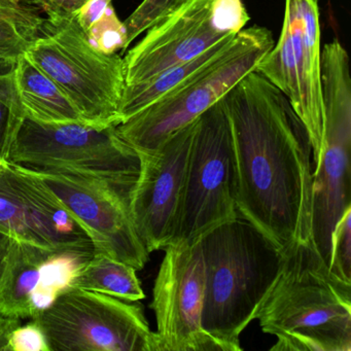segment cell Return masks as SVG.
Segmentation results:
<instances>
[{"label":"cell","instance_id":"6da1fadb","mask_svg":"<svg viewBox=\"0 0 351 351\" xmlns=\"http://www.w3.org/2000/svg\"><path fill=\"white\" fill-rule=\"evenodd\" d=\"M223 100L237 166L239 217L282 252L311 239L313 153L289 99L252 71Z\"/></svg>","mask_w":351,"mask_h":351},{"label":"cell","instance_id":"7a4b0ae2","mask_svg":"<svg viewBox=\"0 0 351 351\" xmlns=\"http://www.w3.org/2000/svg\"><path fill=\"white\" fill-rule=\"evenodd\" d=\"M256 319L276 338L271 351H350L351 285L330 272L311 239L295 242Z\"/></svg>","mask_w":351,"mask_h":351},{"label":"cell","instance_id":"3957f363","mask_svg":"<svg viewBox=\"0 0 351 351\" xmlns=\"http://www.w3.org/2000/svg\"><path fill=\"white\" fill-rule=\"evenodd\" d=\"M205 268L202 326L223 351H241L240 335L274 283L283 252L237 217L201 237Z\"/></svg>","mask_w":351,"mask_h":351},{"label":"cell","instance_id":"277c9868","mask_svg":"<svg viewBox=\"0 0 351 351\" xmlns=\"http://www.w3.org/2000/svg\"><path fill=\"white\" fill-rule=\"evenodd\" d=\"M274 44L268 28H244L204 69L117 125V132L136 153L156 151L172 134L221 101L246 75L256 71Z\"/></svg>","mask_w":351,"mask_h":351},{"label":"cell","instance_id":"5b68a950","mask_svg":"<svg viewBox=\"0 0 351 351\" xmlns=\"http://www.w3.org/2000/svg\"><path fill=\"white\" fill-rule=\"evenodd\" d=\"M25 56L56 84L86 123L120 124L124 59L94 48L73 15L47 16Z\"/></svg>","mask_w":351,"mask_h":351},{"label":"cell","instance_id":"8992f818","mask_svg":"<svg viewBox=\"0 0 351 351\" xmlns=\"http://www.w3.org/2000/svg\"><path fill=\"white\" fill-rule=\"evenodd\" d=\"M3 160L32 169L64 172L131 190L139 173L138 154L116 126L87 123H43L24 114Z\"/></svg>","mask_w":351,"mask_h":351},{"label":"cell","instance_id":"52a82bcc","mask_svg":"<svg viewBox=\"0 0 351 351\" xmlns=\"http://www.w3.org/2000/svg\"><path fill=\"white\" fill-rule=\"evenodd\" d=\"M324 145L314 165L311 239L328 267L330 235L351 209V79L348 53L335 40L322 50Z\"/></svg>","mask_w":351,"mask_h":351},{"label":"cell","instance_id":"ba28073f","mask_svg":"<svg viewBox=\"0 0 351 351\" xmlns=\"http://www.w3.org/2000/svg\"><path fill=\"white\" fill-rule=\"evenodd\" d=\"M237 217V166L223 98L194 121L171 244L200 240L213 228Z\"/></svg>","mask_w":351,"mask_h":351},{"label":"cell","instance_id":"9c48e42d","mask_svg":"<svg viewBox=\"0 0 351 351\" xmlns=\"http://www.w3.org/2000/svg\"><path fill=\"white\" fill-rule=\"evenodd\" d=\"M32 320L50 351H159L141 304L95 291L71 287Z\"/></svg>","mask_w":351,"mask_h":351},{"label":"cell","instance_id":"30bf717a","mask_svg":"<svg viewBox=\"0 0 351 351\" xmlns=\"http://www.w3.org/2000/svg\"><path fill=\"white\" fill-rule=\"evenodd\" d=\"M242 0H190L154 24L124 57L125 86L147 81L200 56L245 28Z\"/></svg>","mask_w":351,"mask_h":351},{"label":"cell","instance_id":"8fae6325","mask_svg":"<svg viewBox=\"0 0 351 351\" xmlns=\"http://www.w3.org/2000/svg\"><path fill=\"white\" fill-rule=\"evenodd\" d=\"M318 0H285L278 42L256 71L280 90L305 126L315 165L324 135Z\"/></svg>","mask_w":351,"mask_h":351},{"label":"cell","instance_id":"7c38bea8","mask_svg":"<svg viewBox=\"0 0 351 351\" xmlns=\"http://www.w3.org/2000/svg\"><path fill=\"white\" fill-rule=\"evenodd\" d=\"M19 167L66 207L89 235L94 254L143 269L149 254L131 219V190L77 174Z\"/></svg>","mask_w":351,"mask_h":351},{"label":"cell","instance_id":"4fadbf2b","mask_svg":"<svg viewBox=\"0 0 351 351\" xmlns=\"http://www.w3.org/2000/svg\"><path fill=\"white\" fill-rule=\"evenodd\" d=\"M151 308L159 351H223L202 326L205 268L200 240L165 248Z\"/></svg>","mask_w":351,"mask_h":351},{"label":"cell","instance_id":"5bb4252c","mask_svg":"<svg viewBox=\"0 0 351 351\" xmlns=\"http://www.w3.org/2000/svg\"><path fill=\"white\" fill-rule=\"evenodd\" d=\"M194 121L172 134L156 151L137 153L141 166L129 194V211L149 254L165 250L173 239Z\"/></svg>","mask_w":351,"mask_h":351},{"label":"cell","instance_id":"9a60e30c","mask_svg":"<svg viewBox=\"0 0 351 351\" xmlns=\"http://www.w3.org/2000/svg\"><path fill=\"white\" fill-rule=\"evenodd\" d=\"M93 250H46L12 238L0 275V316L34 319L71 289Z\"/></svg>","mask_w":351,"mask_h":351},{"label":"cell","instance_id":"2e32d148","mask_svg":"<svg viewBox=\"0 0 351 351\" xmlns=\"http://www.w3.org/2000/svg\"><path fill=\"white\" fill-rule=\"evenodd\" d=\"M14 77L24 114L28 118L53 124L86 123L56 84L25 54L18 59Z\"/></svg>","mask_w":351,"mask_h":351},{"label":"cell","instance_id":"e0dca14e","mask_svg":"<svg viewBox=\"0 0 351 351\" xmlns=\"http://www.w3.org/2000/svg\"><path fill=\"white\" fill-rule=\"evenodd\" d=\"M136 269L131 265L96 252L73 279L71 287L112 295L127 302L145 299Z\"/></svg>","mask_w":351,"mask_h":351},{"label":"cell","instance_id":"ac0fdd59","mask_svg":"<svg viewBox=\"0 0 351 351\" xmlns=\"http://www.w3.org/2000/svg\"><path fill=\"white\" fill-rule=\"evenodd\" d=\"M85 34L92 46L104 54L127 50L126 27L117 16L112 3Z\"/></svg>","mask_w":351,"mask_h":351},{"label":"cell","instance_id":"d6986e66","mask_svg":"<svg viewBox=\"0 0 351 351\" xmlns=\"http://www.w3.org/2000/svg\"><path fill=\"white\" fill-rule=\"evenodd\" d=\"M23 117L14 73L0 75V160H3L12 134Z\"/></svg>","mask_w":351,"mask_h":351},{"label":"cell","instance_id":"ffe728a7","mask_svg":"<svg viewBox=\"0 0 351 351\" xmlns=\"http://www.w3.org/2000/svg\"><path fill=\"white\" fill-rule=\"evenodd\" d=\"M328 270L339 280L351 285V209L337 221L330 235Z\"/></svg>","mask_w":351,"mask_h":351},{"label":"cell","instance_id":"44dd1931","mask_svg":"<svg viewBox=\"0 0 351 351\" xmlns=\"http://www.w3.org/2000/svg\"><path fill=\"white\" fill-rule=\"evenodd\" d=\"M189 1L190 0H143L124 21L127 48L154 24Z\"/></svg>","mask_w":351,"mask_h":351},{"label":"cell","instance_id":"7402d4cb","mask_svg":"<svg viewBox=\"0 0 351 351\" xmlns=\"http://www.w3.org/2000/svg\"><path fill=\"white\" fill-rule=\"evenodd\" d=\"M0 19L12 22L34 38L40 36L47 23V18L29 0H0Z\"/></svg>","mask_w":351,"mask_h":351},{"label":"cell","instance_id":"603a6c76","mask_svg":"<svg viewBox=\"0 0 351 351\" xmlns=\"http://www.w3.org/2000/svg\"><path fill=\"white\" fill-rule=\"evenodd\" d=\"M32 40L34 38L15 24L0 19V58L17 61L25 54Z\"/></svg>","mask_w":351,"mask_h":351},{"label":"cell","instance_id":"cb8c5ba5","mask_svg":"<svg viewBox=\"0 0 351 351\" xmlns=\"http://www.w3.org/2000/svg\"><path fill=\"white\" fill-rule=\"evenodd\" d=\"M10 351H50L40 326L32 320L24 326H16L9 338Z\"/></svg>","mask_w":351,"mask_h":351},{"label":"cell","instance_id":"d4e9b609","mask_svg":"<svg viewBox=\"0 0 351 351\" xmlns=\"http://www.w3.org/2000/svg\"><path fill=\"white\" fill-rule=\"evenodd\" d=\"M89 0H29L47 16H69L77 13Z\"/></svg>","mask_w":351,"mask_h":351},{"label":"cell","instance_id":"484cf974","mask_svg":"<svg viewBox=\"0 0 351 351\" xmlns=\"http://www.w3.org/2000/svg\"><path fill=\"white\" fill-rule=\"evenodd\" d=\"M112 1V0H89L77 13L73 14L75 21L84 32H87L92 24L95 23L104 15Z\"/></svg>","mask_w":351,"mask_h":351},{"label":"cell","instance_id":"4316f807","mask_svg":"<svg viewBox=\"0 0 351 351\" xmlns=\"http://www.w3.org/2000/svg\"><path fill=\"white\" fill-rule=\"evenodd\" d=\"M12 238L13 237H11L9 234L0 230V275L3 273L5 260H7L10 247H11Z\"/></svg>","mask_w":351,"mask_h":351},{"label":"cell","instance_id":"83f0119b","mask_svg":"<svg viewBox=\"0 0 351 351\" xmlns=\"http://www.w3.org/2000/svg\"><path fill=\"white\" fill-rule=\"evenodd\" d=\"M3 316H0V319H1V318H3Z\"/></svg>","mask_w":351,"mask_h":351}]
</instances>
